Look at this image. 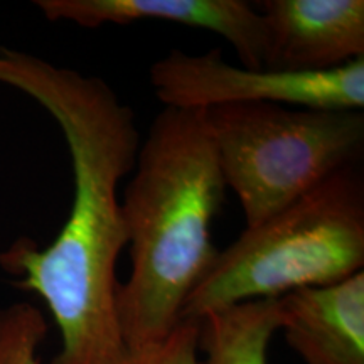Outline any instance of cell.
<instances>
[{"instance_id": "obj_1", "label": "cell", "mask_w": 364, "mask_h": 364, "mask_svg": "<svg viewBox=\"0 0 364 364\" xmlns=\"http://www.w3.org/2000/svg\"><path fill=\"white\" fill-rule=\"evenodd\" d=\"M0 85L34 100L70 150L73 203L48 247L19 238L0 268L38 294L56 322L61 348L51 364H117L125 356L117 311V265L129 245L118 186L139 145L135 113L107 80L0 46Z\"/></svg>"}, {"instance_id": "obj_2", "label": "cell", "mask_w": 364, "mask_h": 364, "mask_svg": "<svg viewBox=\"0 0 364 364\" xmlns=\"http://www.w3.org/2000/svg\"><path fill=\"white\" fill-rule=\"evenodd\" d=\"M226 181L206 113L166 108L139 145L122 198L132 272L117 294L127 349L156 344L216 260L213 225Z\"/></svg>"}, {"instance_id": "obj_3", "label": "cell", "mask_w": 364, "mask_h": 364, "mask_svg": "<svg viewBox=\"0 0 364 364\" xmlns=\"http://www.w3.org/2000/svg\"><path fill=\"white\" fill-rule=\"evenodd\" d=\"M364 268V179L346 167L272 216L247 226L218 252L186 300L181 321L309 287L331 285Z\"/></svg>"}, {"instance_id": "obj_4", "label": "cell", "mask_w": 364, "mask_h": 364, "mask_svg": "<svg viewBox=\"0 0 364 364\" xmlns=\"http://www.w3.org/2000/svg\"><path fill=\"white\" fill-rule=\"evenodd\" d=\"M204 113L226 188L238 196L247 226L358 166L363 156V110L247 103Z\"/></svg>"}, {"instance_id": "obj_5", "label": "cell", "mask_w": 364, "mask_h": 364, "mask_svg": "<svg viewBox=\"0 0 364 364\" xmlns=\"http://www.w3.org/2000/svg\"><path fill=\"white\" fill-rule=\"evenodd\" d=\"M150 85L166 108L208 112L228 105L277 103L322 110H363L364 59L338 70L284 73L236 66L221 49L171 51L150 66Z\"/></svg>"}, {"instance_id": "obj_6", "label": "cell", "mask_w": 364, "mask_h": 364, "mask_svg": "<svg viewBox=\"0 0 364 364\" xmlns=\"http://www.w3.org/2000/svg\"><path fill=\"white\" fill-rule=\"evenodd\" d=\"M263 70L331 71L364 59L363 0H265Z\"/></svg>"}, {"instance_id": "obj_7", "label": "cell", "mask_w": 364, "mask_h": 364, "mask_svg": "<svg viewBox=\"0 0 364 364\" xmlns=\"http://www.w3.org/2000/svg\"><path fill=\"white\" fill-rule=\"evenodd\" d=\"M51 22L98 29L161 21L221 36L238 53L241 66L263 70L265 34L258 9L245 0H36Z\"/></svg>"}, {"instance_id": "obj_8", "label": "cell", "mask_w": 364, "mask_h": 364, "mask_svg": "<svg viewBox=\"0 0 364 364\" xmlns=\"http://www.w3.org/2000/svg\"><path fill=\"white\" fill-rule=\"evenodd\" d=\"M280 332L306 364H364V272L279 299Z\"/></svg>"}, {"instance_id": "obj_9", "label": "cell", "mask_w": 364, "mask_h": 364, "mask_svg": "<svg viewBox=\"0 0 364 364\" xmlns=\"http://www.w3.org/2000/svg\"><path fill=\"white\" fill-rule=\"evenodd\" d=\"M198 322L201 364H268V346L280 329L279 299L218 309Z\"/></svg>"}, {"instance_id": "obj_10", "label": "cell", "mask_w": 364, "mask_h": 364, "mask_svg": "<svg viewBox=\"0 0 364 364\" xmlns=\"http://www.w3.org/2000/svg\"><path fill=\"white\" fill-rule=\"evenodd\" d=\"M46 336L48 321L39 307L16 302L0 309V364H41Z\"/></svg>"}, {"instance_id": "obj_11", "label": "cell", "mask_w": 364, "mask_h": 364, "mask_svg": "<svg viewBox=\"0 0 364 364\" xmlns=\"http://www.w3.org/2000/svg\"><path fill=\"white\" fill-rule=\"evenodd\" d=\"M117 364H201L199 322L181 321L167 338L139 349H127Z\"/></svg>"}]
</instances>
